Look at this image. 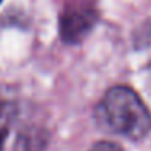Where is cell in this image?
<instances>
[{
    "instance_id": "cell-5",
    "label": "cell",
    "mask_w": 151,
    "mask_h": 151,
    "mask_svg": "<svg viewBox=\"0 0 151 151\" xmlns=\"http://www.w3.org/2000/svg\"><path fill=\"white\" fill-rule=\"evenodd\" d=\"M7 137H8V130L7 128H0V151L4 150L5 141H7Z\"/></svg>"
},
{
    "instance_id": "cell-1",
    "label": "cell",
    "mask_w": 151,
    "mask_h": 151,
    "mask_svg": "<svg viewBox=\"0 0 151 151\" xmlns=\"http://www.w3.org/2000/svg\"><path fill=\"white\" fill-rule=\"evenodd\" d=\"M99 117L112 132L141 140L151 130V114L141 98L128 86H114L102 98Z\"/></svg>"
},
{
    "instance_id": "cell-3",
    "label": "cell",
    "mask_w": 151,
    "mask_h": 151,
    "mask_svg": "<svg viewBox=\"0 0 151 151\" xmlns=\"http://www.w3.org/2000/svg\"><path fill=\"white\" fill-rule=\"evenodd\" d=\"M47 143V135L42 130H28L20 135L17 150L18 151H42Z\"/></svg>"
},
{
    "instance_id": "cell-7",
    "label": "cell",
    "mask_w": 151,
    "mask_h": 151,
    "mask_svg": "<svg viewBox=\"0 0 151 151\" xmlns=\"http://www.w3.org/2000/svg\"><path fill=\"white\" fill-rule=\"evenodd\" d=\"M0 2H2V0H0Z\"/></svg>"
},
{
    "instance_id": "cell-6",
    "label": "cell",
    "mask_w": 151,
    "mask_h": 151,
    "mask_svg": "<svg viewBox=\"0 0 151 151\" xmlns=\"http://www.w3.org/2000/svg\"><path fill=\"white\" fill-rule=\"evenodd\" d=\"M150 80H151V65H150Z\"/></svg>"
},
{
    "instance_id": "cell-2",
    "label": "cell",
    "mask_w": 151,
    "mask_h": 151,
    "mask_svg": "<svg viewBox=\"0 0 151 151\" xmlns=\"http://www.w3.org/2000/svg\"><path fill=\"white\" fill-rule=\"evenodd\" d=\"M98 23V10L91 4L76 2L62 12L59 20L60 37L67 44H78Z\"/></svg>"
},
{
    "instance_id": "cell-4",
    "label": "cell",
    "mask_w": 151,
    "mask_h": 151,
    "mask_svg": "<svg viewBox=\"0 0 151 151\" xmlns=\"http://www.w3.org/2000/svg\"><path fill=\"white\" fill-rule=\"evenodd\" d=\"M89 151H124L122 150L120 145L114 143V141H98V143H94L91 148H89Z\"/></svg>"
}]
</instances>
